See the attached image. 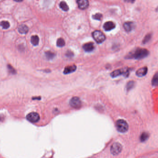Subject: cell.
<instances>
[{"mask_svg":"<svg viewBox=\"0 0 158 158\" xmlns=\"http://www.w3.org/2000/svg\"><path fill=\"white\" fill-rule=\"evenodd\" d=\"M70 106L74 108L79 109L82 106V103L80 99L78 97H74L69 102Z\"/></svg>","mask_w":158,"mask_h":158,"instance_id":"obj_6","label":"cell"},{"mask_svg":"<svg viewBox=\"0 0 158 158\" xmlns=\"http://www.w3.org/2000/svg\"><path fill=\"white\" fill-rule=\"evenodd\" d=\"M76 69V66L75 65H70V66H67L64 70L63 73L65 74H69L73 72L74 71H75V70Z\"/></svg>","mask_w":158,"mask_h":158,"instance_id":"obj_13","label":"cell"},{"mask_svg":"<svg viewBox=\"0 0 158 158\" xmlns=\"http://www.w3.org/2000/svg\"><path fill=\"white\" fill-rule=\"evenodd\" d=\"M55 54L50 51H48L45 52V56L48 59H51L55 56Z\"/></svg>","mask_w":158,"mask_h":158,"instance_id":"obj_21","label":"cell"},{"mask_svg":"<svg viewBox=\"0 0 158 158\" xmlns=\"http://www.w3.org/2000/svg\"><path fill=\"white\" fill-rule=\"evenodd\" d=\"M151 38H152V34L148 33V34H147L142 40V43L144 44H145L146 43H148L149 41V40H150Z\"/></svg>","mask_w":158,"mask_h":158,"instance_id":"obj_22","label":"cell"},{"mask_svg":"<svg viewBox=\"0 0 158 158\" xmlns=\"http://www.w3.org/2000/svg\"><path fill=\"white\" fill-rule=\"evenodd\" d=\"M65 41L63 38H59L57 40L56 45L58 47H63L65 45Z\"/></svg>","mask_w":158,"mask_h":158,"instance_id":"obj_19","label":"cell"},{"mask_svg":"<svg viewBox=\"0 0 158 158\" xmlns=\"http://www.w3.org/2000/svg\"><path fill=\"white\" fill-rule=\"evenodd\" d=\"M135 86V82L133 81H131L127 83L126 86V89L127 91H129L132 89Z\"/></svg>","mask_w":158,"mask_h":158,"instance_id":"obj_17","label":"cell"},{"mask_svg":"<svg viewBox=\"0 0 158 158\" xmlns=\"http://www.w3.org/2000/svg\"><path fill=\"white\" fill-rule=\"evenodd\" d=\"M148 133H143L140 136V141H144L148 139Z\"/></svg>","mask_w":158,"mask_h":158,"instance_id":"obj_24","label":"cell"},{"mask_svg":"<svg viewBox=\"0 0 158 158\" xmlns=\"http://www.w3.org/2000/svg\"><path fill=\"white\" fill-rule=\"evenodd\" d=\"M148 72V68L147 67H143L139 69L136 72V75L138 77H142L145 76Z\"/></svg>","mask_w":158,"mask_h":158,"instance_id":"obj_11","label":"cell"},{"mask_svg":"<svg viewBox=\"0 0 158 158\" xmlns=\"http://www.w3.org/2000/svg\"><path fill=\"white\" fill-rule=\"evenodd\" d=\"M77 3L79 8L81 9H85L89 6V2L87 0H78Z\"/></svg>","mask_w":158,"mask_h":158,"instance_id":"obj_9","label":"cell"},{"mask_svg":"<svg viewBox=\"0 0 158 158\" xmlns=\"http://www.w3.org/2000/svg\"><path fill=\"white\" fill-rule=\"evenodd\" d=\"M123 75L125 77H128L129 75V70L128 68H123L114 70L111 73L110 76L112 78H116L119 76Z\"/></svg>","mask_w":158,"mask_h":158,"instance_id":"obj_4","label":"cell"},{"mask_svg":"<svg viewBox=\"0 0 158 158\" xmlns=\"http://www.w3.org/2000/svg\"><path fill=\"white\" fill-rule=\"evenodd\" d=\"M122 150V146L120 143L116 142L113 143L110 148V152L114 155H118Z\"/></svg>","mask_w":158,"mask_h":158,"instance_id":"obj_5","label":"cell"},{"mask_svg":"<svg viewBox=\"0 0 158 158\" xmlns=\"http://www.w3.org/2000/svg\"><path fill=\"white\" fill-rule=\"evenodd\" d=\"M135 27V25L132 22H126L123 24V28L126 32H129L133 30Z\"/></svg>","mask_w":158,"mask_h":158,"instance_id":"obj_10","label":"cell"},{"mask_svg":"<svg viewBox=\"0 0 158 158\" xmlns=\"http://www.w3.org/2000/svg\"><path fill=\"white\" fill-rule=\"evenodd\" d=\"M26 119L31 123H35L39 120L40 117L38 113L32 112L28 114L26 116Z\"/></svg>","mask_w":158,"mask_h":158,"instance_id":"obj_7","label":"cell"},{"mask_svg":"<svg viewBox=\"0 0 158 158\" xmlns=\"http://www.w3.org/2000/svg\"><path fill=\"white\" fill-rule=\"evenodd\" d=\"M116 27L115 24L112 21H107L104 24L103 28L106 31H110Z\"/></svg>","mask_w":158,"mask_h":158,"instance_id":"obj_8","label":"cell"},{"mask_svg":"<svg viewBox=\"0 0 158 158\" xmlns=\"http://www.w3.org/2000/svg\"><path fill=\"white\" fill-rule=\"evenodd\" d=\"M66 55L67 57H72L73 56V53L71 51H68L66 53Z\"/></svg>","mask_w":158,"mask_h":158,"instance_id":"obj_25","label":"cell"},{"mask_svg":"<svg viewBox=\"0 0 158 158\" xmlns=\"http://www.w3.org/2000/svg\"><path fill=\"white\" fill-rule=\"evenodd\" d=\"M83 49L87 52H91L94 49V45L93 42L85 43L83 45Z\"/></svg>","mask_w":158,"mask_h":158,"instance_id":"obj_12","label":"cell"},{"mask_svg":"<svg viewBox=\"0 0 158 158\" xmlns=\"http://www.w3.org/2000/svg\"><path fill=\"white\" fill-rule=\"evenodd\" d=\"M39 37L37 35H33L32 36L31 39V42L33 45H37L39 43Z\"/></svg>","mask_w":158,"mask_h":158,"instance_id":"obj_15","label":"cell"},{"mask_svg":"<svg viewBox=\"0 0 158 158\" xmlns=\"http://www.w3.org/2000/svg\"><path fill=\"white\" fill-rule=\"evenodd\" d=\"M149 54V52L147 49L138 48L133 51V52L130 53L127 56V58H134L136 59H141L148 56Z\"/></svg>","mask_w":158,"mask_h":158,"instance_id":"obj_1","label":"cell"},{"mask_svg":"<svg viewBox=\"0 0 158 158\" xmlns=\"http://www.w3.org/2000/svg\"><path fill=\"white\" fill-rule=\"evenodd\" d=\"M0 26L4 29H7L10 27V24L7 21H3L0 23Z\"/></svg>","mask_w":158,"mask_h":158,"instance_id":"obj_20","label":"cell"},{"mask_svg":"<svg viewBox=\"0 0 158 158\" xmlns=\"http://www.w3.org/2000/svg\"><path fill=\"white\" fill-rule=\"evenodd\" d=\"M59 6H60L61 8L64 11H67L69 9L68 6L65 2H63V1L61 2L59 4Z\"/></svg>","mask_w":158,"mask_h":158,"instance_id":"obj_18","label":"cell"},{"mask_svg":"<svg viewBox=\"0 0 158 158\" xmlns=\"http://www.w3.org/2000/svg\"><path fill=\"white\" fill-rule=\"evenodd\" d=\"M93 38L96 42L98 44L103 42L105 40V34L102 32L98 30H96L92 33Z\"/></svg>","mask_w":158,"mask_h":158,"instance_id":"obj_3","label":"cell"},{"mask_svg":"<svg viewBox=\"0 0 158 158\" xmlns=\"http://www.w3.org/2000/svg\"><path fill=\"white\" fill-rule=\"evenodd\" d=\"M29 28L25 25H21L18 28V31L21 34H26L27 33Z\"/></svg>","mask_w":158,"mask_h":158,"instance_id":"obj_14","label":"cell"},{"mask_svg":"<svg viewBox=\"0 0 158 158\" xmlns=\"http://www.w3.org/2000/svg\"><path fill=\"white\" fill-rule=\"evenodd\" d=\"M93 19L96 20H100L102 19V15L100 13H97L94 15H93L92 16Z\"/></svg>","mask_w":158,"mask_h":158,"instance_id":"obj_23","label":"cell"},{"mask_svg":"<svg viewBox=\"0 0 158 158\" xmlns=\"http://www.w3.org/2000/svg\"><path fill=\"white\" fill-rule=\"evenodd\" d=\"M116 127L119 132L121 133H125L128 131V126L125 120L120 119L117 120L116 123Z\"/></svg>","mask_w":158,"mask_h":158,"instance_id":"obj_2","label":"cell"},{"mask_svg":"<svg viewBox=\"0 0 158 158\" xmlns=\"http://www.w3.org/2000/svg\"><path fill=\"white\" fill-rule=\"evenodd\" d=\"M152 84L154 86H158V72L156 73L152 80Z\"/></svg>","mask_w":158,"mask_h":158,"instance_id":"obj_16","label":"cell"}]
</instances>
